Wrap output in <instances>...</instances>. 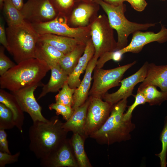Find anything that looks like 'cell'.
Segmentation results:
<instances>
[{"label":"cell","mask_w":167,"mask_h":167,"mask_svg":"<svg viewBox=\"0 0 167 167\" xmlns=\"http://www.w3.org/2000/svg\"><path fill=\"white\" fill-rule=\"evenodd\" d=\"M48 107L50 110H55L57 115H61L66 121L70 118L74 111L71 106L56 102L49 105Z\"/></svg>","instance_id":"obj_32"},{"label":"cell","mask_w":167,"mask_h":167,"mask_svg":"<svg viewBox=\"0 0 167 167\" xmlns=\"http://www.w3.org/2000/svg\"><path fill=\"white\" fill-rule=\"evenodd\" d=\"M59 14L65 15L74 4V0H49Z\"/></svg>","instance_id":"obj_35"},{"label":"cell","mask_w":167,"mask_h":167,"mask_svg":"<svg viewBox=\"0 0 167 167\" xmlns=\"http://www.w3.org/2000/svg\"><path fill=\"white\" fill-rule=\"evenodd\" d=\"M94 11V6L91 3H81L73 11L70 18V22L79 27H87Z\"/></svg>","instance_id":"obj_23"},{"label":"cell","mask_w":167,"mask_h":167,"mask_svg":"<svg viewBox=\"0 0 167 167\" xmlns=\"http://www.w3.org/2000/svg\"><path fill=\"white\" fill-rule=\"evenodd\" d=\"M49 67L51 71L50 79L46 84L43 86L42 91L37 100L49 93L57 92L67 82L68 75L64 71L59 63Z\"/></svg>","instance_id":"obj_19"},{"label":"cell","mask_w":167,"mask_h":167,"mask_svg":"<svg viewBox=\"0 0 167 167\" xmlns=\"http://www.w3.org/2000/svg\"><path fill=\"white\" fill-rule=\"evenodd\" d=\"M160 139L162 143V149L161 152L156 154L160 159L161 167H166L167 153V119L165 118V125L161 134Z\"/></svg>","instance_id":"obj_30"},{"label":"cell","mask_w":167,"mask_h":167,"mask_svg":"<svg viewBox=\"0 0 167 167\" xmlns=\"http://www.w3.org/2000/svg\"><path fill=\"white\" fill-rule=\"evenodd\" d=\"M0 42L8 51V45L6 34V28H5L4 23L2 18L0 19Z\"/></svg>","instance_id":"obj_39"},{"label":"cell","mask_w":167,"mask_h":167,"mask_svg":"<svg viewBox=\"0 0 167 167\" xmlns=\"http://www.w3.org/2000/svg\"><path fill=\"white\" fill-rule=\"evenodd\" d=\"M105 2L112 5L117 6L123 3L126 0H102Z\"/></svg>","instance_id":"obj_41"},{"label":"cell","mask_w":167,"mask_h":167,"mask_svg":"<svg viewBox=\"0 0 167 167\" xmlns=\"http://www.w3.org/2000/svg\"><path fill=\"white\" fill-rule=\"evenodd\" d=\"M106 14L109 24L116 30L118 35L116 50L122 49L128 45V38L131 34L138 31L146 30L154 27L156 23H138L132 22L126 17V8L123 3L115 6L102 0H95Z\"/></svg>","instance_id":"obj_5"},{"label":"cell","mask_w":167,"mask_h":167,"mask_svg":"<svg viewBox=\"0 0 167 167\" xmlns=\"http://www.w3.org/2000/svg\"><path fill=\"white\" fill-rule=\"evenodd\" d=\"M75 89V88H71L67 82H66L55 96L56 102L72 107L73 104V96Z\"/></svg>","instance_id":"obj_28"},{"label":"cell","mask_w":167,"mask_h":167,"mask_svg":"<svg viewBox=\"0 0 167 167\" xmlns=\"http://www.w3.org/2000/svg\"><path fill=\"white\" fill-rule=\"evenodd\" d=\"M98 59L93 56L88 64L80 84L75 88L73 96V104L72 106L74 110L84 104L89 97V92L92 79V73L96 66Z\"/></svg>","instance_id":"obj_15"},{"label":"cell","mask_w":167,"mask_h":167,"mask_svg":"<svg viewBox=\"0 0 167 167\" xmlns=\"http://www.w3.org/2000/svg\"><path fill=\"white\" fill-rule=\"evenodd\" d=\"M63 124L56 116L47 122H33L28 130L29 148L37 159L47 156L66 139L68 132L63 127Z\"/></svg>","instance_id":"obj_1"},{"label":"cell","mask_w":167,"mask_h":167,"mask_svg":"<svg viewBox=\"0 0 167 167\" xmlns=\"http://www.w3.org/2000/svg\"><path fill=\"white\" fill-rule=\"evenodd\" d=\"M8 42V51L17 64L35 58L36 46L39 35L28 23L6 28Z\"/></svg>","instance_id":"obj_4"},{"label":"cell","mask_w":167,"mask_h":167,"mask_svg":"<svg viewBox=\"0 0 167 167\" xmlns=\"http://www.w3.org/2000/svg\"><path fill=\"white\" fill-rule=\"evenodd\" d=\"M15 126L13 113L4 104L0 103V129H10Z\"/></svg>","instance_id":"obj_29"},{"label":"cell","mask_w":167,"mask_h":167,"mask_svg":"<svg viewBox=\"0 0 167 167\" xmlns=\"http://www.w3.org/2000/svg\"><path fill=\"white\" fill-rule=\"evenodd\" d=\"M148 63V62H145L134 74L122 79L119 89L111 93L107 92L102 97V99L114 105L120 100L127 99L132 95L135 86L139 83L142 82L146 77Z\"/></svg>","instance_id":"obj_11"},{"label":"cell","mask_w":167,"mask_h":167,"mask_svg":"<svg viewBox=\"0 0 167 167\" xmlns=\"http://www.w3.org/2000/svg\"><path fill=\"white\" fill-rule=\"evenodd\" d=\"M20 12L25 21L30 24L49 21L59 14L49 0H28Z\"/></svg>","instance_id":"obj_10"},{"label":"cell","mask_w":167,"mask_h":167,"mask_svg":"<svg viewBox=\"0 0 167 167\" xmlns=\"http://www.w3.org/2000/svg\"><path fill=\"white\" fill-rule=\"evenodd\" d=\"M133 96L135 98V101L132 104L129 106L126 113H124L123 118L124 120H131L132 113L138 105L144 104L147 102L143 95L138 90L136 95Z\"/></svg>","instance_id":"obj_33"},{"label":"cell","mask_w":167,"mask_h":167,"mask_svg":"<svg viewBox=\"0 0 167 167\" xmlns=\"http://www.w3.org/2000/svg\"><path fill=\"white\" fill-rule=\"evenodd\" d=\"M86 44L78 45L72 51L65 55L59 62L61 68L68 75L73 71L82 54Z\"/></svg>","instance_id":"obj_25"},{"label":"cell","mask_w":167,"mask_h":167,"mask_svg":"<svg viewBox=\"0 0 167 167\" xmlns=\"http://www.w3.org/2000/svg\"><path fill=\"white\" fill-rule=\"evenodd\" d=\"M85 0V1H94L95 0Z\"/></svg>","instance_id":"obj_43"},{"label":"cell","mask_w":167,"mask_h":167,"mask_svg":"<svg viewBox=\"0 0 167 167\" xmlns=\"http://www.w3.org/2000/svg\"><path fill=\"white\" fill-rule=\"evenodd\" d=\"M142 83L153 85L159 87L161 91L167 92V64L148 63L146 75Z\"/></svg>","instance_id":"obj_20"},{"label":"cell","mask_w":167,"mask_h":167,"mask_svg":"<svg viewBox=\"0 0 167 167\" xmlns=\"http://www.w3.org/2000/svg\"><path fill=\"white\" fill-rule=\"evenodd\" d=\"M94 53L95 48L92 40L89 39L86 42L83 54L73 71L68 75L67 83L71 88H76L79 86L81 82L80 76L86 70Z\"/></svg>","instance_id":"obj_17"},{"label":"cell","mask_w":167,"mask_h":167,"mask_svg":"<svg viewBox=\"0 0 167 167\" xmlns=\"http://www.w3.org/2000/svg\"><path fill=\"white\" fill-rule=\"evenodd\" d=\"M38 40L49 44L64 55L71 52L78 45L86 44L75 38L51 34L39 35Z\"/></svg>","instance_id":"obj_18"},{"label":"cell","mask_w":167,"mask_h":167,"mask_svg":"<svg viewBox=\"0 0 167 167\" xmlns=\"http://www.w3.org/2000/svg\"><path fill=\"white\" fill-rule=\"evenodd\" d=\"M5 48L2 45L0 47V75H3L15 64L4 53Z\"/></svg>","instance_id":"obj_34"},{"label":"cell","mask_w":167,"mask_h":167,"mask_svg":"<svg viewBox=\"0 0 167 167\" xmlns=\"http://www.w3.org/2000/svg\"><path fill=\"white\" fill-rule=\"evenodd\" d=\"M163 0V1H164V0Z\"/></svg>","instance_id":"obj_45"},{"label":"cell","mask_w":167,"mask_h":167,"mask_svg":"<svg viewBox=\"0 0 167 167\" xmlns=\"http://www.w3.org/2000/svg\"><path fill=\"white\" fill-rule=\"evenodd\" d=\"M136 63H131L108 70L95 68L93 71V82L89 96L102 98L110 89L120 86V81L126 71Z\"/></svg>","instance_id":"obj_6"},{"label":"cell","mask_w":167,"mask_h":167,"mask_svg":"<svg viewBox=\"0 0 167 167\" xmlns=\"http://www.w3.org/2000/svg\"><path fill=\"white\" fill-rule=\"evenodd\" d=\"M90 35L95 48L93 57L98 59L105 53L116 50L117 41L108 17L100 15L92 23Z\"/></svg>","instance_id":"obj_7"},{"label":"cell","mask_w":167,"mask_h":167,"mask_svg":"<svg viewBox=\"0 0 167 167\" xmlns=\"http://www.w3.org/2000/svg\"><path fill=\"white\" fill-rule=\"evenodd\" d=\"M42 167H79L70 139H66L46 157L40 160Z\"/></svg>","instance_id":"obj_12"},{"label":"cell","mask_w":167,"mask_h":167,"mask_svg":"<svg viewBox=\"0 0 167 167\" xmlns=\"http://www.w3.org/2000/svg\"><path fill=\"white\" fill-rule=\"evenodd\" d=\"M126 1L129 3L133 8L139 12L143 11L147 5L145 0H126Z\"/></svg>","instance_id":"obj_38"},{"label":"cell","mask_w":167,"mask_h":167,"mask_svg":"<svg viewBox=\"0 0 167 167\" xmlns=\"http://www.w3.org/2000/svg\"><path fill=\"white\" fill-rule=\"evenodd\" d=\"M15 6L20 11L22 9L24 3V0H11Z\"/></svg>","instance_id":"obj_40"},{"label":"cell","mask_w":167,"mask_h":167,"mask_svg":"<svg viewBox=\"0 0 167 167\" xmlns=\"http://www.w3.org/2000/svg\"><path fill=\"white\" fill-rule=\"evenodd\" d=\"M2 8L8 26H16L27 23L20 11L15 6L11 0H5Z\"/></svg>","instance_id":"obj_27"},{"label":"cell","mask_w":167,"mask_h":167,"mask_svg":"<svg viewBox=\"0 0 167 167\" xmlns=\"http://www.w3.org/2000/svg\"><path fill=\"white\" fill-rule=\"evenodd\" d=\"M40 86H43L39 84L33 85L11 92L16 98L23 111L29 114L33 122L36 121L47 122L49 120L42 115L41 108L34 95L35 89Z\"/></svg>","instance_id":"obj_13"},{"label":"cell","mask_w":167,"mask_h":167,"mask_svg":"<svg viewBox=\"0 0 167 167\" xmlns=\"http://www.w3.org/2000/svg\"><path fill=\"white\" fill-rule=\"evenodd\" d=\"M138 90L142 93L147 102L150 105H160L163 102L167 100V92L159 91L153 85L142 83Z\"/></svg>","instance_id":"obj_26"},{"label":"cell","mask_w":167,"mask_h":167,"mask_svg":"<svg viewBox=\"0 0 167 167\" xmlns=\"http://www.w3.org/2000/svg\"><path fill=\"white\" fill-rule=\"evenodd\" d=\"M50 68L45 61L34 58L17 64L0 77V88L11 92L24 87L39 84Z\"/></svg>","instance_id":"obj_2"},{"label":"cell","mask_w":167,"mask_h":167,"mask_svg":"<svg viewBox=\"0 0 167 167\" xmlns=\"http://www.w3.org/2000/svg\"><path fill=\"white\" fill-rule=\"evenodd\" d=\"M39 35L53 34L79 39L86 43L90 33V28L87 27L73 28L67 23L65 15L59 14L54 19L49 21L31 24Z\"/></svg>","instance_id":"obj_8"},{"label":"cell","mask_w":167,"mask_h":167,"mask_svg":"<svg viewBox=\"0 0 167 167\" xmlns=\"http://www.w3.org/2000/svg\"><path fill=\"white\" fill-rule=\"evenodd\" d=\"M165 118L167 119V116Z\"/></svg>","instance_id":"obj_44"},{"label":"cell","mask_w":167,"mask_h":167,"mask_svg":"<svg viewBox=\"0 0 167 167\" xmlns=\"http://www.w3.org/2000/svg\"><path fill=\"white\" fill-rule=\"evenodd\" d=\"M0 103L4 104L11 111L15 126L22 133L24 119V112L15 97L12 93L0 88Z\"/></svg>","instance_id":"obj_21"},{"label":"cell","mask_w":167,"mask_h":167,"mask_svg":"<svg viewBox=\"0 0 167 167\" xmlns=\"http://www.w3.org/2000/svg\"><path fill=\"white\" fill-rule=\"evenodd\" d=\"M127 103V99H124L114 104L109 116L103 125L89 137L99 144L107 145L131 139V132L135 126L131 120L124 119Z\"/></svg>","instance_id":"obj_3"},{"label":"cell","mask_w":167,"mask_h":167,"mask_svg":"<svg viewBox=\"0 0 167 167\" xmlns=\"http://www.w3.org/2000/svg\"><path fill=\"white\" fill-rule=\"evenodd\" d=\"M4 1L5 0H0V7L1 9H2L3 8Z\"/></svg>","instance_id":"obj_42"},{"label":"cell","mask_w":167,"mask_h":167,"mask_svg":"<svg viewBox=\"0 0 167 167\" xmlns=\"http://www.w3.org/2000/svg\"><path fill=\"white\" fill-rule=\"evenodd\" d=\"M123 54L120 49L105 53L98 58L95 68H102L105 63L111 60L119 62L122 60Z\"/></svg>","instance_id":"obj_31"},{"label":"cell","mask_w":167,"mask_h":167,"mask_svg":"<svg viewBox=\"0 0 167 167\" xmlns=\"http://www.w3.org/2000/svg\"><path fill=\"white\" fill-rule=\"evenodd\" d=\"M86 139L78 134L73 133L70 139L73 152L79 167H92L84 149Z\"/></svg>","instance_id":"obj_24"},{"label":"cell","mask_w":167,"mask_h":167,"mask_svg":"<svg viewBox=\"0 0 167 167\" xmlns=\"http://www.w3.org/2000/svg\"><path fill=\"white\" fill-rule=\"evenodd\" d=\"M7 137V135L5 130L0 129V151L11 154L9 148Z\"/></svg>","instance_id":"obj_37"},{"label":"cell","mask_w":167,"mask_h":167,"mask_svg":"<svg viewBox=\"0 0 167 167\" xmlns=\"http://www.w3.org/2000/svg\"><path fill=\"white\" fill-rule=\"evenodd\" d=\"M90 96L84 129L86 138L102 127L109 116L113 105L101 98Z\"/></svg>","instance_id":"obj_9"},{"label":"cell","mask_w":167,"mask_h":167,"mask_svg":"<svg viewBox=\"0 0 167 167\" xmlns=\"http://www.w3.org/2000/svg\"><path fill=\"white\" fill-rule=\"evenodd\" d=\"M20 154L19 152L11 155L0 151V167H5L6 165L13 164L18 161Z\"/></svg>","instance_id":"obj_36"},{"label":"cell","mask_w":167,"mask_h":167,"mask_svg":"<svg viewBox=\"0 0 167 167\" xmlns=\"http://www.w3.org/2000/svg\"><path fill=\"white\" fill-rule=\"evenodd\" d=\"M90 100L91 97L89 96L84 104L74 110L70 118L63 123L62 127L66 130L73 133L79 134L86 139L84 135V129Z\"/></svg>","instance_id":"obj_16"},{"label":"cell","mask_w":167,"mask_h":167,"mask_svg":"<svg viewBox=\"0 0 167 167\" xmlns=\"http://www.w3.org/2000/svg\"><path fill=\"white\" fill-rule=\"evenodd\" d=\"M64 54L43 41L38 40L35 52V58L46 62L49 66L59 63Z\"/></svg>","instance_id":"obj_22"},{"label":"cell","mask_w":167,"mask_h":167,"mask_svg":"<svg viewBox=\"0 0 167 167\" xmlns=\"http://www.w3.org/2000/svg\"><path fill=\"white\" fill-rule=\"evenodd\" d=\"M141 31H138L132 34L130 43L120 49L123 54L127 52L139 53L147 44L153 42L163 43L167 41V28L163 25L161 24V29L157 33Z\"/></svg>","instance_id":"obj_14"}]
</instances>
